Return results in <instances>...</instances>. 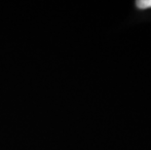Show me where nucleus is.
Here are the masks:
<instances>
[{
  "label": "nucleus",
  "mask_w": 151,
  "mask_h": 150,
  "mask_svg": "<svg viewBox=\"0 0 151 150\" xmlns=\"http://www.w3.org/2000/svg\"><path fill=\"white\" fill-rule=\"evenodd\" d=\"M136 5L137 8L141 9V10L151 8V0H137L136 1Z\"/></svg>",
  "instance_id": "obj_1"
}]
</instances>
